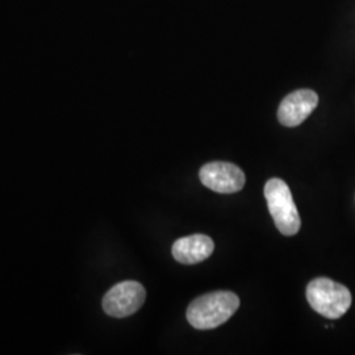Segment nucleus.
I'll use <instances>...</instances> for the list:
<instances>
[{"instance_id":"obj_2","label":"nucleus","mask_w":355,"mask_h":355,"mask_svg":"<svg viewBox=\"0 0 355 355\" xmlns=\"http://www.w3.org/2000/svg\"><path fill=\"white\" fill-rule=\"evenodd\" d=\"M306 300L324 318H343L352 305V293L347 287L328 278L313 279L306 287Z\"/></svg>"},{"instance_id":"obj_6","label":"nucleus","mask_w":355,"mask_h":355,"mask_svg":"<svg viewBox=\"0 0 355 355\" xmlns=\"http://www.w3.org/2000/svg\"><path fill=\"white\" fill-rule=\"evenodd\" d=\"M318 104V95L312 89H297L287 95L278 110V119L284 127L300 125L312 114Z\"/></svg>"},{"instance_id":"obj_7","label":"nucleus","mask_w":355,"mask_h":355,"mask_svg":"<svg viewBox=\"0 0 355 355\" xmlns=\"http://www.w3.org/2000/svg\"><path fill=\"white\" fill-rule=\"evenodd\" d=\"M215 250V243L205 234L182 237L173 245V257L182 265H196L209 258Z\"/></svg>"},{"instance_id":"obj_4","label":"nucleus","mask_w":355,"mask_h":355,"mask_svg":"<svg viewBox=\"0 0 355 355\" xmlns=\"http://www.w3.org/2000/svg\"><path fill=\"white\" fill-rule=\"evenodd\" d=\"M146 291L135 280H125L114 286L103 297V309L108 316L124 318L136 313L145 303Z\"/></svg>"},{"instance_id":"obj_1","label":"nucleus","mask_w":355,"mask_h":355,"mask_svg":"<svg viewBox=\"0 0 355 355\" xmlns=\"http://www.w3.org/2000/svg\"><path fill=\"white\" fill-rule=\"evenodd\" d=\"M240 306V299L230 291H216L199 296L187 309V320L195 329H215L227 322Z\"/></svg>"},{"instance_id":"obj_5","label":"nucleus","mask_w":355,"mask_h":355,"mask_svg":"<svg viewBox=\"0 0 355 355\" xmlns=\"http://www.w3.org/2000/svg\"><path fill=\"white\" fill-rule=\"evenodd\" d=\"M199 177L205 187L218 193H234L245 186L243 171L229 162L207 164L200 168Z\"/></svg>"},{"instance_id":"obj_3","label":"nucleus","mask_w":355,"mask_h":355,"mask_svg":"<svg viewBox=\"0 0 355 355\" xmlns=\"http://www.w3.org/2000/svg\"><path fill=\"white\" fill-rule=\"evenodd\" d=\"M265 198L280 233L284 236L296 234L302 227V220L287 183L279 178L270 179L265 186Z\"/></svg>"}]
</instances>
